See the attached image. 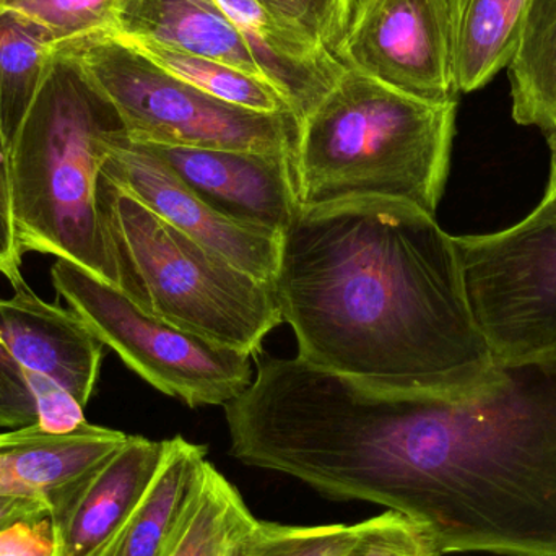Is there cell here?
Listing matches in <instances>:
<instances>
[{
	"label": "cell",
	"mask_w": 556,
	"mask_h": 556,
	"mask_svg": "<svg viewBox=\"0 0 556 556\" xmlns=\"http://www.w3.org/2000/svg\"><path fill=\"white\" fill-rule=\"evenodd\" d=\"M273 283L298 358L363 388L467 397L502 375L456 237L415 205L301 207L281 233Z\"/></svg>",
	"instance_id": "obj_1"
},
{
	"label": "cell",
	"mask_w": 556,
	"mask_h": 556,
	"mask_svg": "<svg viewBox=\"0 0 556 556\" xmlns=\"http://www.w3.org/2000/svg\"><path fill=\"white\" fill-rule=\"evenodd\" d=\"M119 130L116 111L59 45L10 146V191L22 253L67 261L130 296L98 198L108 140Z\"/></svg>",
	"instance_id": "obj_2"
},
{
	"label": "cell",
	"mask_w": 556,
	"mask_h": 556,
	"mask_svg": "<svg viewBox=\"0 0 556 556\" xmlns=\"http://www.w3.org/2000/svg\"><path fill=\"white\" fill-rule=\"evenodd\" d=\"M457 103H433L346 68L300 123L301 207L389 199L437 217Z\"/></svg>",
	"instance_id": "obj_3"
},
{
	"label": "cell",
	"mask_w": 556,
	"mask_h": 556,
	"mask_svg": "<svg viewBox=\"0 0 556 556\" xmlns=\"http://www.w3.org/2000/svg\"><path fill=\"white\" fill-rule=\"evenodd\" d=\"M98 198L130 298L179 329L256 358L283 324L273 281L238 269L103 175Z\"/></svg>",
	"instance_id": "obj_4"
},
{
	"label": "cell",
	"mask_w": 556,
	"mask_h": 556,
	"mask_svg": "<svg viewBox=\"0 0 556 556\" xmlns=\"http://www.w3.org/2000/svg\"><path fill=\"white\" fill-rule=\"evenodd\" d=\"M61 45L80 62L132 142L281 152L296 159L300 121L293 113H257L208 97L117 33Z\"/></svg>",
	"instance_id": "obj_5"
},
{
	"label": "cell",
	"mask_w": 556,
	"mask_h": 556,
	"mask_svg": "<svg viewBox=\"0 0 556 556\" xmlns=\"http://www.w3.org/2000/svg\"><path fill=\"white\" fill-rule=\"evenodd\" d=\"M52 285L143 381L189 407L227 405L253 382V356L149 313L119 288L58 260Z\"/></svg>",
	"instance_id": "obj_6"
},
{
	"label": "cell",
	"mask_w": 556,
	"mask_h": 556,
	"mask_svg": "<svg viewBox=\"0 0 556 556\" xmlns=\"http://www.w3.org/2000/svg\"><path fill=\"white\" fill-rule=\"evenodd\" d=\"M467 294L500 365L556 352V222L456 237Z\"/></svg>",
	"instance_id": "obj_7"
},
{
	"label": "cell",
	"mask_w": 556,
	"mask_h": 556,
	"mask_svg": "<svg viewBox=\"0 0 556 556\" xmlns=\"http://www.w3.org/2000/svg\"><path fill=\"white\" fill-rule=\"evenodd\" d=\"M343 67L433 103H457L453 0H358L337 49Z\"/></svg>",
	"instance_id": "obj_8"
},
{
	"label": "cell",
	"mask_w": 556,
	"mask_h": 556,
	"mask_svg": "<svg viewBox=\"0 0 556 556\" xmlns=\"http://www.w3.org/2000/svg\"><path fill=\"white\" fill-rule=\"evenodd\" d=\"M101 175L238 269L260 280L274 281L281 235L218 211L149 147L132 142L124 130L108 140Z\"/></svg>",
	"instance_id": "obj_9"
},
{
	"label": "cell",
	"mask_w": 556,
	"mask_h": 556,
	"mask_svg": "<svg viewBox=\"0 0 556 556\" xmlns=\"http://www.w3.org/2000/svg\"><path fill=\"white\" fill-rule=\"evenodd\" d=\"M143 146L235 220L281 235L301 208L288 153Z\"/></svg>",
	"instance_id": "obj_10"
},
{
	"label": "cell",
	"mask_w": 556,
	"mask_h": 556,
	"mask_svg": "<svg viewBox=\"0 0 556 556\" xmlns=\"http://www.w3.org/2000/svg\"><path fill=\"white\" fill-rule=\"evenodd\" d=\"M0 300V337L26 371L58 382L81 407L97 388L104 343L74 309L39 298L25 278Z\"/></svg>",
	"instance_id": "obj_11"
},
{
	"label": "cell",
	"mask_w": 556,
	"mask_h": 556,
	"mask_svg": "<svg viewBox=\"0 0 556 556\" xmlns=\"http://www.w3.org/2000/svg\"><path fill=\"white\" fill-rule=\"evenodd\" d=\"M169 440L129 437L84 480L59 515L52 516L58 556H93L132 516L152 489Z\"/></svg>",
	"instance_id": "obj_12"
},
{
	"label": "cell",
	"mask_w": 556,
	"mask_h": 556,
	"mask_svg": "<svg viewBox=\"0 0 556 556\" xmlns=\"http://www.w3.org/2000/svg\"><path fill=\"white\" fill-rule=\"evenodd\" d=\"M127 438L88 421L67 434L46 433L38 425L0 433V493L42 500L52 518Z\"/></svg>",
	"instance_id": "obj_13"
},
{
	"label": "cell",
	"mask_w": 556,
	"mask_h": 556,
	"mask_svg": "<svg viewBox=\"0 0 556 556\" xmlns=\"http://www.w3.org/2000/svg\"><path fill=\"white\" fill-rule=\"evenodd\" d=\"M266 80L303 121L345 71L332 52L277 18L263 0H217Z\"/></svg>",
	"instance_id": "obj_14"
},
{
	"label": "cell",
	"mask_w": 556,
	"mask_h": 556,
	"mask_svg": "<svg viewBox=\"0 0 556 556\" xmlns=\"http://www.w3.org/2000/svg\"><path fill=\"white\" fill-rule=\"evenodd\" d=\"M116 33L214 59L266 80L217 0H126Z\"/></svg>",
	"instance_id": "obj_15"
},
{
	"label": "cell",
	"mask_w": 556,
	"mask_h": 556,
	"mask_svg": "<svg viewBox=\"0 0 556 556\" xmlns=\"http://www.w3.org/2000/svg\"><path fill=\"white\" fill-rule=\"evenodd\" d=\"M205 446L169 440L165 463L139 508L93 556H162L207 464Z\"/></svg>",
	"instance_id": "obj_16"
},
{
	"label": "cell",
	"mask_w": 556,
	"mask_h": 556,
	"mask_svg": "<svg viewBox=\"0 0 556 556\" xmlns=\"http://www.w3.org/2000/svg\"><path fill=\"white\" fill-rule=\"evenodd\" d=\"M531 0H453L454 78L459 93L489 85L511 64Z\"/></svg>",
	"instance_id": "obj_17"
},
{
	"label": "cell",
	"mask_w": 556,
	"mask_h": 556,
	"mask_svg": "<svg viewBox=\"0 0 556 556\" xmlns=\"http://www.w3.org/2000/svg\"><path fill=\"white\" fill-rule=\"evenodd\" d=\"M256 525L237 486L207 463L162 556H240Z\"/></svg>",
	"instance_id": "obj_18"
},
{
	"label": "cell",
	"mask_w": 556,
	"mask_h": 556,
	"mask_svg": "<svg viewBox=\"0 0 556 556\" xmlns=\"http://www.w3.org/2000/svg\"><path fill=\"white\" fill-rule=\"evenodd\" d=\"M513 117L556 137V0H531L508 65Z\"/></svg>",
	"instance_id": "obj_19"
},
{
	"label": "cell",
	"mask_w": 556,
	"mask_h": 556,
	"mask_svg": "<svg viewBox=\"0 0 556 556\" xmlns=\"http://www.w3.org/2000/svg\"><path fill=\"white\" fill-rule=\"evenodd\" d=\"M51 31L13 10L0 9V127L12 146L58 51Z\"/></svg>",
	"instance_id": "obj_20"
},
{
	"label": "cell",
	"mask_w": 556,
	"mask_h": 556,
	"mask_svg": "<svg viewBox=\"0 0 556 556\" xmlns=\"http://www.w3.org/2000/svg\"><path fill=\"white\" fill-rule=\"evenodd\" d=\"M129 41L160 67L198 90L204 91L208 97L217 98L233 106L244 108V110L257 111V113H293L280 91H277L269 81L253 77L233 65L175 51L155 42L137 41V39H129Z\"/></svg>",
	"instance_id": "obj_21"
},
{
	"label": "cell",
	"mask_w": 556,
	"mask_h": 556,
	"mask_svg": "<svg viewBox=\"0 0 556 556\" xmlns=\"http://www.w3.org/2000/svg\"><path fill=\"white\" fill-rule=\"evenodd\" d=\"M126 0H0V9L13 10L45 26L59 45L100 33H116Z\"/></svg>",
	"instance_id": "obj_22"
},
{
	"label": "cell",
	"mask_w": 556,
	"mask_h": 556,
	"mask_svg": "<svg viewBox=\"0 0 556 556\" xmlns=\"http://www.w3.org/2000/svg\"><path fill=\"white\" fill-rule=\"evenodd\" d=\"M362 531L358 525L283 526L257 521L240 556H343Z\"/></svg>",
	"instance_id": "obj_23"
},
{
	"label": "cell",
	"mask_w": 556,
	"mask_h": 556,
	"mask_svg": "<svg viewBox=\"0 0 556 556\" xmlns=\"http://www.w3.org/2000/svg\"><path fill=\"white\" fill-rule=\"evenodd\" d=\"M425 526L395 511L362 522L355 544L343 556H441Z\"/></svg>",
	"instance_id": "obj_24"
},
{
	"label": "cell",
	"mask_w": 556,
	"mask_h": 556,
	"mask_svg": "<svg viewBox=\"0 0 556 556\" xmlns=\"http://www.w3.org/2000/svg\"><path fill=\"white\" fill-rule=\"evenodd\" d=\"M263 3L281 22L336 55L356 0H263Z\"/></svg>",
	"instance_id": "obj_25"
},
{
	"label": "cell",
	"mask_w": 556,
	"mask_h": 556,
	"mask_svg": "<svg viewBox=\"0 0 556 556\" xmlns=\"http://www.w3.org/2000/svg\"><path fill=\"white\" fill-rule=\"evenodd\" d=\"M23 372L35 397L36 408H38V427L42 431L67 434L87 424L85 408L58 382L38 372L26 371V369H23Z\"/></svg>",
	"instance_id": "obj_26"
},
{
	"label": "cell",
	"mask_w": 556,
	"mask_h": 556,
	"mask_svg": "<svg viewBox=\"0 0 556 556\" xmlns=\"http://www.w3.org/2000/svg\"><path fill=\"white\" fill-rule=\"evenodd\" d=\"M38 425V408L22 366L0 340V428L20 430Z\"/></svg>",
	"instance_id": "obj_27"
},
{
	"label": "cell",
	"mask_w": 556,
	"mask_h": 556,
	"mask_svg": "<svg viewBox=\"0 0 556 556\" xmlns=\"http://www.w3.org/2000/svg\"><path fill=\"white\" fill-rule=\"evenodd\" d=\"M20 264H22V251L16 243L12 217L10 149L0 127V270H2L0 274L12 285L23 278Z\"/></svg>",
	"instance_id": "obj_28"
},
{
	"label": "cell",
	"mask_w": 556,
	"mask_h": 556,
	"mask_svg": "<svg viewBox=\"0 0 556 556\" xmlns=\"http://www.w3.org/2000/svg\"><path fill=\"white\" fill-rule=\"evenodd\" d=\"M0 556H58L51 516L16 522L0 531Z\"/></svg>",
	"instance_id": "obj_29"
},
{
	"label": "cell",
	"mask_w": 556,
	"mask_h": 556,
	"mask_svg": "<svg viewBox=\"0 0 556 556\" xmlns=\"http://www.w3.org/2000/svg\"><path fill=\"white\" fill-rule=\"evenodd\" d=\"M51 516L48 503L35 496L0 493V531L16 522Z\"/></svg>",
	"instance_id": "obj_30"
},
{
	"label": "cell",
	"mask_w": 556,
	"mask_h": 556,
	"mask_svg": "<svg viewBox=\"0 0 556 556\" xmlns=\"http://www.w3.org/2000/svg\"><path fill=\"white\" fill-rule=\"evenodd\" d=\"M552 147V173L551 182H548L547 192L541 204L529 214V217L539 222H556V142H551Z\"/></svg>",
	"instance_id": "obj_31"
},
{
	"label": "cell",
	"mask_w": 556,
	"mask_h": 556,
	"mask_svg": "<svg viewBox=\"0 0 556 556\" xmlns=\"http://www.w3.org/2000/svg\"><path fill=\"white\" fill-rule=\"evenodd\" d=\"M548 142H556V137H554V139L548 140Z\"/></svg>",
	"instance_id": "obj_32"
},
{
	"label": "cell",
	"mask_w": 556,
	"mask_h": 556,
	"mask_svg": "<svg viewBox=\"0 0 556 556\" xmlns=\"http://www.w3.org/2000/svg\"><path fill=\"white\" fill-rule=\"evenodd\" d=\"M0 340H2V337H0Z\"/></svg>",
	"instance_id": "obj_33"
},
{
	"label": "cell",
	"mask_w": 556,
	"mask_h": 556,
	"mask_svg": "<svg viewBox=\"0 0 556 556\" xmlns=\"http://www.w3.org/2000/svg\"><path fill=\"white\" fill-rule=\"evenodd\" d=\"M0 273H2V270H0Z\"/></svg>",
	"instance_id": "obj_34"
},
{
	"label": "cell",
	"mask_w": 556,
	"mask_h": 556,
	"mask_svg": "<svg viewBox=\"0 0 556 556\" xmlns=\"http://www.w3.org/2000/svg\"><path fill=\"white\" fill-rule=\"evenodd\" d=\"M356 2H358V0H356Z\"/></svg>",
	"instance_id": "obj_35"
}]
</instances>
